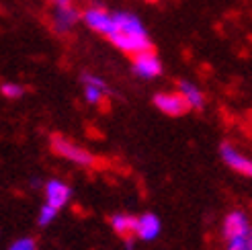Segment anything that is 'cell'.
<instances>
[{
	"mask_svg": "<svg viewBox=\"0 0 252 250\" xmlns=\"http://www.w3.org/2000/svg\"><path fill=\"white\" fill-rule=\"evenodd\" d=\"M82 21L91 27L93 31L111 37L113 33H117V23H115V15L107 12L103 6H91L82 12Z\"/></svg>",
	"mask_w": 252,
	"mask_h": 250,
	"instance_id": "obj_1",
	"label": "cell"
},
{
	"mask_svg": "<svg viewBox=\"0 0 252 250\" xmlns=\"http://www.w3.org/2000/svg\"><path fill=\"white\" fill-rule=\"evenodd\" d=\"M52 148H54V152L58 156L74 162V164H80V166H91L93 164V156H91L88 150H84V148H80L76 144H72V142L64 140V137H60V135L52 137Z\"/></svg>",
	"mask_w": 252,
	"mask_h": 250,
	"instance_id": "obj_2",
	"label": "cell"
},
{
	"mask_svg": "<svg viewBox=\"0 0 252 250\" xmlns=\"http://www.w3.org/2000/svg\"><path fill=\"white\" fill-rule=\"evenodd\" d=\"M109 41L119 47L121 52L131 54V56H140L146 52H152V41L148 35H127V33H115L109 37Z\"/></svg>",
	"mask_w": 252,
	"mask_h": 250,
	"instance_id": "obj_3",
	"label": "cell"
},
{
	"mask_svg": "<svg viewBox=\"0 0 252 250\" xmlns=\"http://www.w3.org/2000/svg\"><path fill=\"white\" fill-rule=\"evenodd\" d=\"M154 105L166 113L170 117H179V115H185L189 109V103L185 101V96L181 93H158L154 96Z\"/></svg>",
	"mask_w": 252,
	"mask_h": 250,
	"instance_id": "obj_4",
	"label": "cell"
},
{
	"mask_svg": "<svg viewBox=\"0 0 252 250\" xmlns=\"http://www.w3.org/2000/svg\"><path fill=\"white\" fill-rule=\"evenodd\" d=\"M250 223L246 219V216L242 211H232V214L223 219V236L228 238L230 242L232 240H240V238H246L250 234Z\"/></svg>",
	"mask_w": 252,
	"mask_h": 250,
	"instance_id": "obj_5",
	"label": "cell"
},
{
	"mask_svg": "<svg viewBox=\"0 0 252 250\" xmlns=\"http://www.w3.org/2000/svg\"><path fill=\"white\" fill-rule=\"evenodd\" d=\"M133 72L142 78H156L162 74V64L154 52L133 56Z\"/></svg>",
	"mask_w": 252,
	"mask_h": 250,
	"instance_id": "obj_6",
	"label": "cell"
},
{
	"mask_svg": "<svg viewBox=\"0 0 252 250\" xmlns=\"http://www.w3.org/2000/svg\"><path fill=\"white\" fill-rule=\"evenodd\" d=\"M78 19H82V15L72 6L70 0H66V2H56V8H54V25H56V31H60V33L68 31Z\"/></svg>",
	"mask_w": 252,
	"mask_h": 250,
	"instance_id": "obj_7",
	"label": "cell"
},
{
	"mask_svg": "<svg viewBox=\"0 0 252 250\" xmlns=\"http://www.w3.org/2000/svg\"><path fill=\"white\" fill-rule=\"evenodd\" d=\"M221 158L230 168H234L236 172L252 177V160H248L246 156H242L236 148H232L230 144H221Z\"/></svg>",
	"mask_w": 252,
	"mask_h": 250,
	"instance_id": "obj_8",
	"label": "cell"
},
{
	"mask_svg": "<svg viewBox=\"0 0 252 250\" xmlns=\"http://www.w3.org/2000/svg\"><path fill=\"white\" fill-rule=\"evenodd\" d=\"M45 197H47V203L54 205L56 209L64 207L70 199V187L62 181H49L45 185Z\"/></svg>",
	"mask_w": 252,
	"mask_h": 250,
	"instance_id": "obj_9",
	"label": "cell"
},
{
	"mask_svg": "<svg viewBox=\"0 0 252 250\" xmlns=\"http://www.w3.org/2000/svg\"><path fill=\"white\" fill-rule=\"evenodd\" d=\"M111 226H113V230H115L117 236L127 240L133 234H137L140 218H133V216H127V214H117V216L111 218Z\"/></svg>",
	"mask_w": 252,
	"mask_h": 250,
	"instance_id": "obj_10",
	"label": "cell"
},
{
	"mask_svg": "<svg viewBox=\"0 0 252 250\" xmlns=\"http://www.w3.org/2000/svg\"><path fill=\"white\" fill-rule=\"evenodd\" d=\"M115 23H117V31L119 33H127V35H148L146 27L142 25V21L135 15L129 12H115ZM115 35V33H113Z\"/></svg>",
	"mask_w": 252,
	"mask_h": 250,
	"instance_id": "obj_11",
	"label": "cell"
},
{
	"mask_svg": "<svg viewBox=\"0 0 252 250\" xmlns=\"http://www.w3.org/2000/svg\"><path fill=\"white\" fill-rule=\"evenodd\" d=\"M160 234V219L154 214H144L140 218V226H137V236L142 240H154Z\"/></svg>",
	"mask_w": 252,
	"mask_h": 250,
	"instance_id": "obj_12",
	"label": "cell"
},
{
	"mask_svg": "<svg viewBox=\"0 0 252 250\" xmlns=\"http://www.w3.org/2000/svg\"><path fill=\"white\" fill-rule=\"evenodd\" d=\"M179 93L185 96V101L189 103L191 109H203V103H205L203 93H201L195 84L187 82V80H181L179 82Z\"/></svg>",
	"mask_w": 252,
	"mask_h": 250,
	"instance_id": "obj_13",
	"label": "cell"
},
{
	"mask_svg": "<svg viewBox=\"0 0 252 250\" xmlns=\"http://www.w3.org/2000/svg\"><path fill=\"white\" fill-rule=\"evenodd\" d=\"M86 89H84V94H86V101L88 103H93V105H98L100 101H103V94L107 91L103 89H98V86H93V84H84Z\"/></svg>",
	"mask_w": 252,
	"mask_h": 250,
	"instance_id": "obj_14",
	"label": "cell"
},
{
	"mask_svg": "<svg viewBox=\"0 0 252 250\" xmlns=\"http://www.w3.org/2000/svg\"><path fill=\"white\" fill-rule=\"evenodd\" d=\"M56 214H58V209L54 207V205H49V203H45L41 209H39V226H47L52 219H56Z\"/></svg>",
	"mask_w": 252,
	"mask_h": 250,
	"instance_id": "obj_15",
	"label": "cell"
},
{
	"mask_svg": "<svg viewBox=\"0 0 252 250\" xmlns=\"http://www.w3.org/2000/svg\"><path fill=\"white\" fill-rule=\"evenodd\" d=\"M0 91H2V94H4L6 98H19V96H23V93H25L23 86L12 84V82H4L2 86H0Z\"/></svg>",
	"mask_w": 252,
	"mask_h": 250,
	"instance_id": "obj_16",
	"label": "cell"
},
{
	"mask_svg": "<svg viewBox=\"0 0 252 250\" xmlns=\"http://www.w3.org/2000/svg\"><path fill=\"white\" fill-rule=\"evenodd\" d=\"M82 82H84V84H93V86H98V89H103V91H107V93H109V86L105 84V80H100V78L93 76V74H82Z\"/></svg>",
	"mask_w": 252,
	"mask_h": 250,
	"instance_id": "obj_17",
	"label": "cell"
},
{
	"mask_svg": "<svg viewBox=\"0 0 252 250\" xmlns=\"http://www.w3.org/2000/svg\"><path fill=\"white\" fill-rule=\"evenodd\" d=\"M10 250H35V242L29 240V238H25V240H19L10 246Z\"/></svg>",
	"mask_w": 252,
	"mask_h": 250,
	"instance_id": "obj_18",
	"label": "cell"
},
{
	"mask_svg": "<svg viewBox=\"0 0 252 250\" xmlns=\"http://www.w3.org/2000/svg\"><path fill=\"white\" fill-rule=\"evenodd\" d=\"M228 250H248V244H246V238H240V240H232Z\"/></svg>",
	"mask_w": 252,
	"mask_h": 250,
	"instance_id": "obj_19",
	"label": "cell"
},
{
	"mask_svg": "<svg viewBox=\"0 0 252 250\" xmlns=\"http://www.w3.org/2000/svg\"><path fill=\"white\" fill-rule=\"evenodd\" d=\"M246 244H248V250H252V230H250V234L246 236Z\"/></svg>",
	"mask_w": 252,
	"mask_h": 250,
	"instance_id": "obj_20",
	"label": "cell"
},
{
	"mask_svg": "<svg viewBox=\"0 0 252 250\" xmlns=\"http://www.w3.org/2000/svg\"><path fill=\"white\" fill-rule=\"evenodd\" d=\"M56 2H66V0H56Z\"/></svg>",
	"mask_w": 252,
	"mask_h": 250,
	"instance_id": "obj_21",
	"label": "cell"
}]
</instances>
